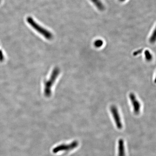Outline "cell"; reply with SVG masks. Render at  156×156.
<instances>
[{
    "instance_id": "obj_4",
    "label": "cell",
    "mask_w": 156,
    "mask_h": 156,
    "mask_svg": "<svg viewBox=\"0 0 156 156\" xmlns=\"http://www.w3.org/2000/svg\"><path fill=\"white\" fill-rule=\"evenodd\" d=\"M129 97L133 108L134 113L135 114H138L140 112L141 110V105L140 102L138 101L133 93H130Z\"/></svg>"
},
{
    "instance_id": "obj_3",
    "label": "cell",
    "mask_w": 156,
    "mask_h": 156,
    "mask_svg": "<svg viewBox=\"0 0 156 156\" xmlns=\"http://www.w3.org/2000/svg\"><path fill=\"white\" fill-rule=\"evenodd\" d=\"M78 145V142L77 141H74L69 144H62L56 146L53 149L52 152L56 154L60 151H70L76 148Z\"/></svg>"
},
{
    "instance_id": "obj_2",
    "label": "cell",
    "mask_w": 156,
    "mask_h": 156,
    "mask_svg": "<svg viewBox=\"0 0 156 156\" xmlns=\"http://www.w3.org/2000/svg\"><path fill=\"white\" fill-rule=\"evenodd\" d=\"M60 73L59 69L56 68L53 70L50 77L44 84V93L47 97H49L51 95V88L55 82L56 80Z\"/></svg>"
},
{
    "instance_id": "obj_10",
    "label": "cell",
    "mask_w": 156,
    "mask_h": 156,
    "mask_svg": "<svg viewBox=\"0 0 156 156\" xmlns=\"http://www.w3.org/2000/svg\"><path fill=\"white\" fill-rule=\"evenodd\" d=\"M95 47H97V48H100L104 44V41L102 40H96V41L94 42V43Z\"/></svg>"
},
{
    "instance_id": "obj_11",
    "label": "cell",
    "mask_w": 156,
    "mask_h": 156,
    "mask_svg": "<svg viewBox=\"0 0 156 156\" xmlns=\"http://www.w3.org/2000/svg\"><path fill=\"white\" fill-rule=\"evenodd\" d=\"M142 51H143V50L142 49L138 50L135 51V52L133 53V54L134 56H136L139 55V54L141 53Z\"/></svg>"
},
{
    "instance_id": "obj_12",
    "label": "cell",
    "mask_w": 156,
    "mask_h": 156,
    "mask_svg": "<svg viewBox=\"0 0 156 156\" xmlns=\"http://www.w3.org/2000/svg\"><path fill=\"white\" fill-rule=\"evenodd\" d=\"M119 1L120 2H124V1H126V0H119Z\"/></svg>"
},
{
    "instance_id": "obj_5",
    "label": "cell",
    "mask_w": 156,
    "mask_h": 156,
    "mask_svg": "<svg viewBox=\"0 0 156 156\" xmlns=\"http://www.w3.org/2000/svg\"><path fill=\"white\" fill-rule=\"evenodd\" d=\"M110 110L111 114L118 128H121L122 127V124L121 120L120 115H119L117 108L115 106H112L111 107Z\"/></svg>"
},
{
    "instance_id": "obj_7",
    "label": "cell",
    "mask_w": 156,
    "mask_h": 156,
    "mask_svg": "<svg viewBox=\"0 0 156 156\" xmlns=\"http://www.w3.org/2000/svg\"><path fill=\"white\" fill-rule=\"evenodd\" d=\"M118 147L119 156H125V151L123 140H121L119 141Z\"/></svg>"
},
{
    "instance_id": "obj_1",
    "label": "cell",
    "mask_w": 156,
    "mask_h": 156,
    "mask_svg": "<svg viewBox=\"0 0 156 156\" xmlns=\"http://www.w3.org/2000/svg\"><path fill=\"white\" fill-rule=\"evenodd\" d=\"M27 21L33 28L45 39L48 40H52L53 37L52 33L38 24L32 17H28L27 19Z\"/></svg>"
},
{
    "instance_id": "obj_6",
    "label": "cell",
    "mask_w": 156,
    "mask_h": 156,
    "mask_svg": "<svg viewBox=\"0 0 156 156\" xmlns=\"http://www.w3.org/2000/svg\"><path fill=\"white\" fill-rule=\"evenodd\" d=\"M99 10L104 11L105 9V6L101 0H90Z\"/></svg>"
},
{
    "instance_id": "obj_8",
    "label": "cell",
    "mask_w": 156,
    "mask_h": 156,
    "mask_svg": "<svg viewBox=\"0 0 156 156\" xmlns=\"http://www.w3.org/2000/svg\"><path fill=\"white\" fill-rule=\"evenodd\" d=\"M145 58L148 62H150L153 59V56L148 50H146L145 53Z\"/></svg>"
},
{
    "instance_id": "obj_9",
    "label": "cell",
    "mask_w": 156,
    "mask_h": 156,
    "mask_svg": "<svg viewBox=\"0 0 156 156\" xmlns=\"http://www.w3.org/2000/svg\"><path fill=\"white\" fill-rule=\"evenodd\" d=\"M149 42L152 44L156 42V27L149 39Z\"/></svg>"
}]
</instances>
